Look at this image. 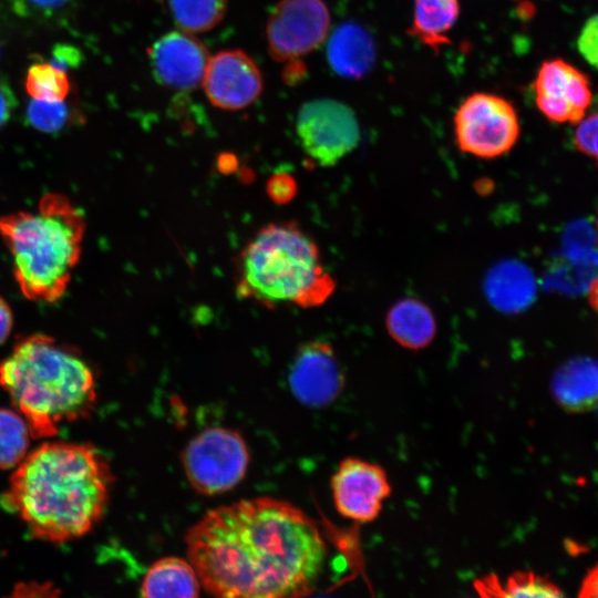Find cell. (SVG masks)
Returning a JSON list of instances; mask_svg holds the SVG:
<instances>
[{
    "mask_svg": "<svg viewBox=\"0 0 598 598\" xmlns=\"http://www.w3.org/2000/svg\"><path fill=\"white\" fill-rule=\"evenodd\" d=\"M13 328V312L10 305L0 296V346L8 339Z\"/></svg>",
    "mask_w": 598,
    "mask_h": 598,
    "instance_id": "obj_30",
    "label": "cell"
},
{
    "mask_svg": "<svg viewBox=\"0 0 598 598\" xmlns=\"http://www.w3.org/2000/svg\"><path fill=\"white\" fill-rule=\"evenodd\" d=\"M460 16L458 0H414L410 35L437 51L450 43L448 32Z\"/></svg>",
    "mask_w": 598,
    "mask_h": 598,
    "instance_id": "obj_19",
    "label": "cell"
},
{
    "mask_svg": "<svg viewBox=\"0 0 598 598\" xmlns=\"http://www.w3.org/2000/svg\"><path fill=\"white\" fill-rule=\"evenodd\" d=\"M588 300H589V303H590L591 308L598 315V278H596L594 281H591V283L589 286Z\"/></svg>",
    "mask_w": 598,
    "mask_h": 598,
    "instance_id": "obj_33",
    "label": "cell"
},
{
    "mask_svg": "<svg viewBox=\"0 0 598 598\" xmlns=\"http://www.w3.org/2000/svg\"><path fill=\"white\" fill-rule=\"evenodd\" d=\"M332 498L338 513L358 523L374 520L391 494L385 471L358 457H346L331 478Z\"/></svg>",
    "mask_w": 598,
    "mask_h": 598,
    "instance_id": "obj_11",
    "label": "cell"
},
{
    "mask_svg": "<svg viewBox=\"0 0 598 598\" xmlns=\"http://www.w3.org/2000/svg\"><path fill=\"white\" fill-rule=\"evenodd\" d=\"M578 596L598 597V564L585 576Z\"/></svg>",
    "mask_w": 598,
    "mask_h": 598,
    "instance_id": "obj_31",
    "label": "cell"
},
{
    "mask_svg": "<svg viewBox=\"0 0 598 598\" xmlns=\"http://www.w3.org/2000/svg\"><path fill=\"white\" fill-rule=\"evenodd\" d=\"M185 540L200 585L216 597L307 596L327 557L316 522L295 505L267 496L207 512Z\"/></svg>",
    "mask_w": 598,
    "mask_h": 598,
    "instance_id": "obj_1",
    "label": "cell"
},
{
    "mask_svg": "<svg viewBox=\"0 0 598 598\" xmlns=\"http://www.w3.org/2000/svg\"><path fill=\"white\" fill-rule=\"evenodd\" d=\"M267 190L278 203H287L297 192L295 179L288 174H276L268 181Z\"/></svg>",
    "mask_w": 598,
    "mask_h": 598,
    "instance_id": "obj_29",
    "label": "cell"
},
{
    "mask_svg": "<svg viewBox=\"0 0 598 598\" xmlns=\"http://www.w3.org/2000/svg\"><path fill=\"white\" fill-rule=\"evenodd\" d=\"M477 592L488 597H560V589L549 580L532 571H517L502 582L488 575L475 582Z\"/></svg>",
    "mask_w": 598,
    "mask_h": 598,
    "instance_id": "obj_21",
    "label": "cell"
},
{
    "mask_svg": "<svg viewBox=\"0 0 598 598\" xmlns=\"http://www.w3.org/2000/svg\"><path fill=\"white\" fill-rule=\"evenodd\" d=\"M557 403L570 412H584L598 405V361L576 358L565 362L551 379Z\"/></svg>",
    "mask_w": 598,
    "mask_h": 598,
    "instance_id": "obj_15",
    "label": "cell"
},
{
    "mask_svg": "<svg viewBox=\"0 0 598 598\" xmlns=\"http://www.w3.org/2000/svg\"><path fill=\"white\" fill-rule=\"evenodd\" d=\"M334 288L316 241L293 221L264 226L238 258L237 296L266 308L317 307Z\"/></svg>",
    "mask_w": 598,
    "mask_h": 598,
    "instance_id": "obj_5",
    "label": "cell"
},
{
    "mask_svg": "<svg viewBox=\"0 0 598 598\" xmlns=\"http://www.w3.org/2000/svg\"><path fill=\"white\" fill-rule=\"evenodd\" d=\"M289 385L299 402L310 408L332 403L344 386V375L329 342L312 340L297 350L289 370Z\"/></svg>",
    "mask_w": 598,
    "mask_h": 598,
    "instance_id": "obj_12",
    "label": "cell"
},
{
    "mask_svg": "<svg viewBox=\"0 0 598 598\" xmlns=\"http://www.w3.org/2000/svg\"><path fill=\"white\" fill-rule=\"evenodd\" d=\"M73 0H7L10 8L20 17L47 19L61 12Z\"/></svg>",
    "mask_w": 598,
    "mask_h": 598,
    "instance_id": "obj_27",
    "label": "cell"
},
{
    "mask_svg": "<svg viewBox=\"0 0 598 598\" xmlns=\"http://www.w3.org/2000/svg\"><path fill=\"white\" fill-rule=\"evenodd\" d=\"M577 49L584 60L598 70V13L588 18L580 29Z\"/></svg>",
    "mask_w": 598,
    "mask_h": 598,
    "instance_id": "obj_28",
    "label": "cell"
},
{
    "mask_svg": "<svg viewBox=\"0 0 598 598\" xmlns=\"http://www.w3.org/2000/svg\"><path fill=\"white\" fill-rule=\"evenodd\" d=\"M13 105L11 92L0 83V127L8 121Z\"/></svg>",
    "mask_w": 598,
    "mask_h": 598,
    "instance_id": "obj_32",
    "label": "cell"
},
{
    "mask_svg": "<svg viewBox=\"0 0 598 598\" xmlns=\"http://www.w3.org/2000/svg\"><path fill=\"white\" fill-rule=\"evenodd\" d=\"M0 388L25 419L32 437H53L61 422L89 416L95 374L71 346L45 333L20 338L0 361Z\"/></svg>",
    "mask_w": 598,
    "mask_h": 598,
    "instance_id": "obj_3",
    "label": "cell"
},
{
    "mask_svg": "<svg viewBox=\"0 0 598 598\" xmlns=\"http://www.w3.org/2000/svg\"><path fill=\"white\" fill-rule=\"evenodd\" d=\"M185 475L203 495H217L234 488L246 475L249 452L244 437L226 427L198 433L182 453Z\"/></svg>",
    "mask_w": 598,
    "mask_h": 598,
    "instance_id": "obj_7",
    "label": "cell"
},
{
    "mask_svg": "<svg viewBox=\"0 0 598 598\" xmlns=\"http://www.w3.org/2000/svg\"><path fill=\"white\" fill-rule=\"evenodd\" d=\"M576 125L575 148L598 164V112L586 114Z\"/></svg>",
    "mask_w": 598,
    "mask_h": 598,
    "instance_id": "obj_26",
    "label": "cell"
},
{
    "mask_svg": "<svg viewBox=\"0 0 598 598\" xmlns=\"http://www.w3.org/2000/svg\"><path fill=\"white\" fill-rule=\"evenodd\" d=\"M181 31L195 34L215 28L224 18L227 0H168Z\"/></svg>",
    "mask_w": 598,
    "mask_h": 598,
    "instance_id": "obj_22",
    "label": "cell"
},
{
    "mask_svg": "<svg viewBox=\"0 0 598 598\" xmlns=\"http://www.w3.org/2000/svg\"><path fill=\"white\" fill-rule=\"evenodd\" d=\"M30 427L18 412L0 408V470L16 468L29 453Z\"/></svg>",
    "mask_w": 598,
    "mask_h": 598,
    "instance_id": "obj_23",
    "label": "cell"
},
{
    "mask_svg": "<svg viewBox=\"0 0 598 598\" xmlns=\"http://www.w3.org/2000/svg\"><path fill=\"white\" fill-rule=\"evenodd\" d=\"M330 13L322 0H280L271 11L266 35L276 61L301 58L326 39Z\"/></svg>",
    "mask_w": 598,
    "mask_h": 598,
    "instance_id": "obj_9",
    "label": "cell"
},
{
    "mask_svg": "<svg viewBox=\"0 0 598 598\" xmlns=\"http://www.w3.org/2000/svg\"><path fill=\"white\" fill-rule=\"evenodd\" d=\"M487 296L499 309L515 311L528 305L534 295V281L528 269L518 262H504L488 276Z\"/></svg>",
    "mask_w": 598,
    "mask_h": 598,
    "instance_id": "obj_20",
    "label": "cell"
},
{
    "mask_svg": "<svg viewBox=\"0 0 598 598\" xmlns=\"http://www.w3.org/2000/svg\"><path fill=\"white\" fill-rule=\"evenodd\" d=\"M457 147L478 158L493 159L516 144L520 125L514 105L505 97L476 92L463 100L453 118Z\"/></svg>",
    "mask_w": 598,
    "mask_h": 598,
    "instance_id": "obj_6",
    "label": "cell"
},
{
    "mask_svg": "<svg viewBox=\"0 0 598 598\" xmlns=\"http://www.w3.org/2000/svg\"><path fill=\"white\" fill-rule=\"evenodd\" d=\"M114 482L99 450L45 442L16 467L4 503L37 539L61 544L87 534L102 518Z\"/></svg>",
    "mask_w": 598,
    "mask_h": 598,
    "instance_id": "obj_2",
    "label": "cell"
},
{
    "mask_svg": "<svg viewBox=\"0 0 598 598\" xmlns=\"http://www.w3.org/2000/svg\"><path fill=\"white\" fill-rule=\"evenodd\" d=\"M198 575L189 560L175 556L163 557L147 569L141 585L143 597H197Z\"/></svg>",
    "mask_w": 598,
    "mask_h": 598,
    "instance_id": "obj_18",
    "label": "cell"
},
{
    "mask_svg": "<svg viewBox=\"0 0 598 598\" xmlns=\"http://www.w3.org/2000/svg\"><path fill=\"white\" fill-rule=\"evenodd\" d=\"M85 229L82 210L53 192L44 194L34 210L0 216V237L24 298L54 303L64 296L82 255Z\"/></svg>",
    "mask_w": 598,
    "mask_h": 598,
    "instance_id": "obj_4",
    "label": "cell"
},
{
    "mask_svg": "<svg viewBox=\"0 0 598 598\" xmlns=\"http://www.w3.org/2000/svg\"><path fill=\"white\" fill-rule=\"evenodd\" d=\"M596 229H597V238H598V210H597V216H596Z\"/></svg>",
    "mask_w": 598,
    "mask_h": 598,
    "instance_id": "obj_34",
    "label": "cell"
},
{
    "mask_svg": "<svg viewBox=\"0 0 598 598\" xmlns=\"http://www.w3.org/2000/svg\"><path fill=\"white\" fill-rule=\"evenodd\" d=\"M385 326L391 338L409 350H420L431 343L436 323L431 309L415 298H404L391 307Z\"/></svg>",
    "mask_w": 598,
    "mask_h": 598,
    "instance_id": "obj_17",
    "label": "cell"
},
{
    "mask_svg": "<svg viewBox=\"0 0 598 598\" xmlns=\"http://www.w3.org/2000/svg\"><path fill=\"white\" fill-rule=\"evenodd\" d=\"M533 90L538 111L555 123H578L592 100L587 75L563 59L546 60L540 64Z\"/></svg>",
    "mask_w": 598,
    "mask_h": 598,
    "instance_id": "obj_10",
    "label": "cell"
},
{
    "mask_svg": "<svg viewBox=\"0 0 598 598\" xmlns=\"http://www.w3.org/2000/svg\"><path fill=\"white\" fill-rule=\"evenodd\" d=\"M202 84L213 105L237 111L258 99L264 82L251 56L241 50H225L209 58Z\"/></svg>",
    "mask_w": 598,
    "mask_h": 598,
    "instance_id": "obj_13",
    "label": "cell"
},
{
    "mask_svg": "<svg viewBox=\"0 0 598 598\" xmlns=\"http://www.w3.org/2000/svg\"><path fill=\"white\" fill-rule=\"evenodd\" d=\"M328 61L336 73L346 78H361L374 61L375 49L371 35L357 23H343L329 39Z\"/></svg>",
    "mask_w": 598,
    "mask_h": 598,
    "instance_id": "obj_16",
    "label": "cell"
},
{
    "mask_svg": "<svg viewBox=\"0 0 598 598\" xmlns=\"http://www.w3.org/2000/svg\"><path fill=\"white\" fill-rule=\"evenodd\" d=\"M296 127L305 152L324 167L336 165L360 141V127L353 111L331 99L305 103L298 112Z\"/></svg>",
    "mask_w": 598,
    "mask_h": 598,
    "instance_id": "obj_8",
    "label": "cell"
},
{
    "mask_svg": "<svg viewBox=\"0 0 598 598\" xmlns=\"http://www.w3.org/2000/svg\"><path fill=\"white\" fill-rule=\"evenodd\" d=\"M23 84L32 100L48 102L64 101L71 89L65 69L53 62L31 64L27 70Z\"/></svg>",
    "mask_w": 598,
    "mask_h": 598,
    "instance_id": "obj_24",
    "label": "cell"
},
{
    "mask_svg": "<svg viewBox=\"0 0 598 598\" xmlns=\"http://www.w3.org/2000/svg\"><path fill=\"white\" fill-rule=\"evenodd\" d=\"M27 117L30 124L44 133L61 131L69 121V109L64 101L48 102L32 100L28 106Z\"/></svg>",
    "mask_w": 598,
    "mask_h": 598,
    "instance_id": "obj_25",
    "label": "cell"
},
{
    "mask_svg": "<svg viewBox=\"0 0 598 598\" xmlns=\"http://www.w3.org/2000/svg\"><path fill=\"white\" fill-rule=\"evenodd\" d=\"M156 76L176 90H192L203 83L209 54L193 34L174 31L159 38L148 50Z\"/></svg>",
    "mask_w": 598,
    "mask_h": 598,
    "instance_id": "obj_14",
    "label": "cell"
}]
</instances>
